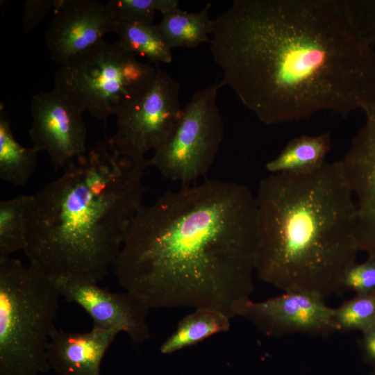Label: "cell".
<instances>
[{
  "label": "cell",
  "mask_w": 375,
  "mask_h": 375,
  "mask_svg": "<svg viewBox=\"0 0 375 375\" xmlns=\"http://www.w3.org/2000/svg\"><path fill=\"white\" fill-rule=\"evenodd\" d=\"M209 44L223 86L264 124L346 117L375 102V52L340 0H235Z\"/></svg>",
  "instance_id": "6da1fadb"
},
{
  "label": "cell",
  "mask_w": 375,
  "mask_h": 375,
  "mask_svg": "<svg viewBox=\"0 0 375 375\" xmlns=\"http://www.w3.org/2000/svg\"><path fill=\"white\" fill-rule=\"evenodd\" d=\"M256 201L246 185L208 179L142 206L113 266L119 285L151 308H208L231 319L251 299Z\"/></svg>",
  "instance_id": "7a4b0ae2"
},
{
  "label": "cell",
  "mask_w": 375,
  "mask_h": 375,
  "mask_svg": "<svg viewBox=\"0 0 375 375\" xmlns=\"http://www.w3.org/2000/svg\"><path fill=\"white\" fill-rule=\"evenodd\" d=\"M148 166L121 156L108 140L68 165L33 194L24 251L29 263L53 279L101 281L142 206Z\"/></svg>",
  "instance_id": "3957f363"
},
{
  "label": "cell",
  "mask_w": 375,
  "mask_h": 375,
  "mask_svg": "<svg viewBox=\"0 0 375 375\" xmlns=\"http://www.w3.org/2000/svg\"><path fill=\"white\" fill-rule=\"evenodd\" d=\"M256 201V273L283 292L338 293L356 262V203L340 161L270 174Z\"/></svg>",
  "instance_id": "277c9868"
},
{
  "label": "cell",
  "mask_w": 375,
  "mask_h": 375,
  "mask_svg": "<svg viewBox=\"0 0 375 375\" xmlns=\"http://www.w3.org/2000/svg\"><path fill=\"white\" fill-rule=\"evenodd\" d=\"M60 297L55 281L35 266L0 260V375L50 370L47 347Z\"/></svg>",
  "instance_id": "5b68a950"
},
{
  "label": "cell",
  "mask_w": 375,
  "mask_h": 375,
  "mask_svg": "<svg viewBox=\"0 0 375 375\" xmlns=\"http://www.w3.org/2000/svg\"><path fill=\"white\" fill-rule=\"evenodd\" d=\"M136 56L117 41L103 40L60 65L54 88L81 112L106 122L131 103L156 72L158 64L153 67Z\"/></svg>",
  "instance_id": "8992f818"
},
{
  "label": "cell",
  "mask_w": 375,
  "mask_h": 375,
  "mask_svg": "<svg viewBox=\"0 0 375 375\" xmlns=\"http://www.w3.org/2000/svg\"><path fill=\"white\" fill-rule=\"evenodd\" d=\"M223 84L195 92L183 108L169 140L148 160L165 178L185 185L205 176L224 137V124L217 105Z\"/></svg>",
  "instance_id": "52a82bcc"
},
{
  "label": "cell",
  "mask_w": 375,
  "mask_h": 375,
  "mask_svg": "<svg viewBox=\"0 0 375 375\" xmlns=\"http://www.w3.org/2000/svg\"><path fill=\"white\" fill-rule=\"evenodd\" d=\"M179 83L157 66L141 92L116 116V131L108 139L122 156L133 161L160 149L169 140L180 119Z\"/></svg>",
  "instance_id": "ba28073f"
},
{
  "label": "cell",
  "mask_w": 375,
  "mask_h": 375,
  "mask_svg": "<svg viewBox=\"0 0 375 375\" xmlns=\"http://www.w3.org/2000/svg\"><path fill=\"white\" fill-rule=\"evenodd\" d=\"M284 293L261 301L251 299L233 310V317L251 322L267 336L303 333L327 335L336 331L334 308L322 297L303 292Z\"/></svg>",
  "instance_id": "9c48e42d"
},
{
  "label": "cell",
  "mask_w": 375,
  "mask_h": 375,
  "mask_svg": "<svg viewBox=\"0 0 375 375\" xmlns=\"http://www.w3.org/2000/svg\"><path fill=\"white\" fill-rule=\"evenodd\" d=\"M29 135L33 146L46 151L56 168L65 169L86 154L87 130L82 114L53 88L33 96Z\"/></svg>",
  "instance_id": "30bf717a"
},
{
  "label": "cell",
  "mask_w": 375,
  "mask_h": 375,
  "mask_svg": "<svg viewBox=\"0 0 375 375\" xmlns=\"http://www.w3.org/2000/svg\"><path fill=\"white\" fill-rule=\"evenodd\" d=\"M62 297L81 307L93 326L126 333L135 344L149 339L147 315L150 310L137 295L126 291L115 293L88 281L53 279Z\"/></svg>",
  "instance_id": "8fae6325"
},
{
  "label": "cell",
  "mask_w": 375,
  "mask_h": 375,
  "mask_svg": "<svg viewBox=\"0 0 375 375\" xmlns=\"http://www.w3.org/2000/svg\"><path fill=\"white\" fill-rule=\"evenodd\" d=\"M365 122L340 160L356 203L359 251L375 258V102L362 110Z\"/></svg>",
  "instance_id": "7c38bea8"
},
{
  "label": "cell",
  "mask_w": 375,
  "mask_h": 375,
  "mask_svg": "<svg viewBox=\"0 0 375 375\" xmlns=\"http://www.w3.org/2000/svg\"><path fill=\"white\" fill-rule=\"evenodd\" d=\"M116 23L106 3L95 0H60L47 30L51 60L62 65L115 33Z\"/></svg>",
  "instance_id": "4fadbf2b"
},
{
  "label": "cell",
  "mask_w": 375,
  "mask_h": 375,
  "mask_svg": "<svg viewBox=\"0 0 375 375\" xmlns=\"http://www.w3.org/2000/svg\"><path fill=\"white\" fill-rule=\"evenodd\" d=\"M117 334L94 326L84 333L55 328L47 347L50 369L58 375H101V362Z\"/></svg>",
  "instance_id": "5bb4252c"
},
{
  "label": "cell",
  "mask_w": 375,
  "mask_h": 375,
  "mask_svg": "<svg viewBox=\"0 0 375 375\" xmlns=\"http://www.w3.org/2000/svg\"><path fill=\"white\" fill-rule=\"evenodd\" d=\"M331 148L328 132L298 136L290 140L276 157L267 162L265 168L270 174L308 173L326 162Z\"/></svg>",
  "instance_id": "9a60e30c"
},
{
  "label": "cell",
  "mask_w": 375,
  "mask_h": 375,
  "mask_svg": "<svg viewBox=\"0 0 375 375\" xmlns=\"http://www.w3.org/2000/svg\"><path fill=\"white\" fill-rule=\"evenodd\" d=\"M212 3H208L199 12H187L179 8L162 15L156 24L169 48H194L209 42L213 20L209 17Z\"/></svg>",
  "instance_id": "2e32d148"
},
{
  "label": "cell",
  "mask_w": 375,
  "mask_h": 375,
  "mask_svg": "<svg viewBox=\"0 0 375 375\" xmlns=\"http://www.w3.org/2000/svg\"><path fill=\"white\" fill-rule=\"evenodd\" d=\"M230 319L218 310L195 308L179 322L174 333L161 344L160 351L162 354H170L226 332L230 328Z\"/></svg>",
  "instance_id": "e0dca14e"
},
{
  "label": "cell",
  "mask_w": 375,
  "mask_h": 375,
  "mask_svg": "<svg viewBox=\"0 0 375 375\" xmlns=\"http://www.w3.org/2000/svg\"><path fill=\"white\" fill-rule=\"evenodd\" d=\"M33 200V195H19L1 201L0 260L26 248Z\"/></svg>",
  "instance_id": "ac0fdd59"
},
{
  "label": "cell",
  "mask_w": 375,
  "mask_h": 375,
  "mask_svg": "<svg viewBox=\"0 0 375 375\" xmlns=\"http://www.w3.org/2000/svg\"><path fill=\"white\" fill-rule=\"evenodd\" d=\"M38 151L21 145L15 138L8 121L0 116V178L16 186L25 185L33 175Z\"/></svg>",
  "instance_id": "d6986e66"
},
{
  "label": "cell",
  "mask_w": 375,
  "mask_h": 375,
  "mask_svg": "<svg viewBox=\"0 0 375 375\" xmlns=\"http://www.w3.org/2000/svg\"><path fill=\"white\" fill-rule=\"evenodd\" d=\"M118 43L126 51L147 58L151 62L170 63L172 49L156 24L122 22L116 24Z\"/></svg>",
  "instance_id": "ffe728a7"
},
{
  "label": "cell",
  "mask_w": 375,
  "mask_h": 375,
  "mask_svg": "<svg viewBox=\"0 0 375 375\" xmlns=\"http://www.w3.org/2000/svg\"><path fill=\"white\" fill-rule=\"evenodd\" d=\"M177 0H110L106 3L116 23L153 24L156 12L162 15L178 8Z\"/></svg>",
  "instance_id": "44dd1931"
},
{
  "label": "cell",
  "mask_w": 375,
  "mask_h": 375,
  "mask_svg": "<svg viewBox=\"0 0 375 375\" xmlns=\"http://www.w3.org/2000/svg\"><path fill=\"white\" fill-rule=\"evenodd\" d=\"M336 331L361 333L375 324V293L356 294L334 308Z\"/></svg>",
  "instance_id": "7402d4cb"
},
{
  "label": "cell",
  "mask_w": 375,
  "mask_h": 375,
  "mask_svg": "<svg viewBox=\"0 0 375 375\" xmlns=\"http://www.w3.org/2000/svg\"><path fill=\"white\" fill-rule=\"evenodd\" d=\"M340 3L355 33L372 47L375 43V0H340Z\"/></svg>",
  "instance_id": "603a6c76"
},
{
  "label": "cell",
  "mask_w": 375,
  "mask_h": 375,
  "mask_svg": "<svg viewBox=\"0 0 375 375\" xmlns=\"http://www.w3.org/2000/svg\"><path fill=\"white\" fill-rule=\"evenodd\" d=\"M342 288L356 294L375 293V258L351 265L343 276Z\"/></svg>",
  "instance_id": "cb8c5ba5"
},
{
  "label": "cell",
  "mask_w": 375,
  "mask_h": 375,
  "mask_svg": "<svg viewBox=\"0 0 375 375\" xmlns=\"http://www.w3.org/2000/svg\"><path fill=\"white\" fill-rule=\"evenodd\" d=\"M60 0H27L24 3L22 31L29 33L47 15L55 10Z\"/></svg>",
  "instance_id": "d4e9b609"
},
{
  "label": "cell",
  "mask_w": 375,
  "mask_h": 375,
  "mask_svg": "<svg viewBox=\"0 0 375 375\" xmlns=\"http://www.w3.org/2000/svg\"><path fill=\"white\" fill-rule=\"evenodd\" d=\"M361 333L359 345L362 360L375 375V324Z\"/></svg>",
  "instance_id": "484cf974"
}]
</instances>
